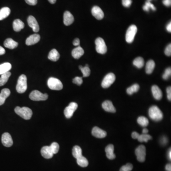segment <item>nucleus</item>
<instances>
[{
	"label": "nucleus",
	"instance_id": "nucleus-53",
	"mask_svg": "<svg viewBox=\"0 0 171 171\" xmlns=\"http://www.w3.org/2000/svg\"><path fill=\"white\" fill-rule=\"evenodd\" d=\"M171 149H169V152H168V158L169 159H170V160H171Z\"/></svg>",
	"mask_w": 171,
	"mask_h": 171
},
{
	"label": "nucleus",
	"instance_id": "nucleus-34",
	"mask_svg": "<svg viewBox=\"0 0 171 171\" xmlns=\"http://www.w3.org/2000/svg\"><path fill=\"white\" fill-rule=\"evenodd\" d=\"M139 86L137 84H135L131 86L129 88H128L126 90V92L128 95H131L134 93L137 92L139 89Z\"/></svg>",
	"mask_w": 171,
	"mask_h": 171
},
{
	"label": "nucleus",
	"instance_id": "nucleus-16",
	"mask_svg": "<svg viewBox=\"0 0 171 171\" xmlns=\"http://www.w3.org/2000/svg\"><path fill=\"white\" fill-rule=\"evenodd\" d=\"M92 134L94 136L97 138H103L106 136V132L99 127L95 126L92 129Z\"/></svg>",
	"mask_w": 171,
	"mask_h": 171
},
{
	"label": "nucleus",
	"instance_id": "nucleus-9",
	"mask_svg": "<svg viewBox=\"0 0 171 171\" xmlns=\"http://www.w3.org/2000/svg\"><path fill=\"white\" fill-rule=\"evenodd\" d=\"M137 159L140 162H144L146 160V148L144 145H140L135 150Z\"/></svg>",
	"mask_w": 171,
	"mask_h": 171
},
{
	"label": "nucleus",
	"instance_id": "nucleus-30",
	"mask_svg": "<svg viewBox=\"0 0 171 171\" xmlns=\"http://www.w3.org/2000/svg\"><path fill=\"white\" fill-rule=\"evenodd\" d=\"M72 155L76 159L79 158V157L82 156V149L79 146H74L72 149Z\"/></svg>",
	"mask_w": 171,
	"mask_h": 171
},
{
	"label": "nucleus",
	"instance_id": "nucleus-36",
	"mask_svg": "<svg viewBox=\"0 0 171 171\" xmlns=\"http://www.w3.org/2000/svg\"><path fill=\"white\" fill-rule=\"evenodd\" d=\"M152 139V137L150 135L148 134H143L140 135L139 136H138L137 139L140 142H147L148 140Z\"/></svg>",
	"mask_w": 171,
	"mask_h": 171
},
{
	"label": "nucleus",
	"instance_id": "nucleus-38",
	"mask_svg": "<svg viewBox=\"0 0 171 171\" xmlns=\"http://www.w3.org/2000/svg\"><path fill=\"white\" fill-rule=\"evenodd\" d=\"M51 148H52V150L53 154H56L58 153L59 151V146L57 142H53L51 144Z\"/></svg>",
	"mask_w": 171,
	"mask_h": 171
},
{
	"label": "nucleus",
	"instance_id": "nucleus-29",
	"mask_svg": "<svg viewBox=\"0 0 171 171\" xmlns=\"http://www.w3.org/2000/svg\"><path fill=\"white\" fill-rule=\"evenodd\" d=\"M11 75V73L9 71L1 75V77H0V87L5 85L7 82Z\"/></svg>",
	"mask_w": 171,
	"mask_h": 171
},
{
	"label": "nucleus",
	"instance_id": "nucleus-33",
	"mask_svg": "<svg viewBox=\"0 0 171 171\" xmlns=\"http://www.w3.org/2000/svg\"><path fill=\"white\" fill-rule=\"evenodd\" d=\"M79 69L81 70L83 74V77H88L90 74V69L89 68L88 64H86L85 67L82 66H79Z\"/></svg>",
	"mask_w": 171,
	"mask_h": 171
},
{
	"label": "nucleus",
	"instance_id": "nucleus-51",
	"mask_svg": "<svg viewBox=\"0 0 171 171\" xmlns=\"http://www.w3.org/2000/svg\"><path fill=\"white\" fill-rule=\"evenodd\" d=\"M166 30L167 31H168V32H171V22L170 23H168V25H167L166 26Z\"/></svg>",
	"mask_w": 171,
	"mask_h": 171
},
{
	"label": "nucleus",
	"instance_id": "nucleus-5",
	"mask_svg": "<svg viewBox=\"0 0 171 171\" xmlns=\"http://www.w3.org/2000/svg\"><path fill=\"white\" fill-rule=\"evenodd\" d=\"M96 49L99 54H105L107 52V47L104 40L101 38H98L96 40Z\"/></svg>",
	"mask_w": 171,
	"mask_h": 171
},
{
	"label": "nucleus",
	"instance_id": "nucleus-7",
	"mask_svg": "<svg viewBox=\"0 0 171 171\" xmlns=\"http://www.w3.org/2000/svg\"><path fill=\"white\" fill-rule=\"evenodd\" d=\"M29 98L33 101H44L47 99L48 95L47 94H43L38 90H33L31 92Z\"/></svg>",
	"mask_w": 171,
	"mask_h": 171
},
{
	"label": "nucleus",
	"instance_id": "nucleus-11",
	"mask_svg": "<svg viewBox=\"0 0 171 171\" xmlns=\"http://www.w3.org/2000/svg\"><path fill=\"white\" fill-rule=\"evenodd\" d=\"M2 142L3 146L7 147L12 146L13 143L11 136L8 133H5L2 134Z\"/></svg>",
	"mask_w": 171,
	"mask_h": 171
},
{
	"label": "nucleus",
	"instance_id": "nucleus-48",
	"mask_svg": "<svg viewBox=\"0 0 171 171\" xmlns=\"http://www.w3.org/2000/svg\"><path fill=\"white\" fill-rule=\"evenodd\" d=\"M139 133H137L136 132H134L132 134V137L134 139H137L138 136H139Z\"/></svg>",
	"mask_w": 171,
	"mask_h": 171
},
{
	"label": "nucleus",
	"instance_id": "nucleus-55",
	"mask_svg": "<svg viewBox=\"0 0 171 171\" xmlns=\"http://www.w3.org/2000/svg\"><path fill=\"white\" fill-rule=\"evenodd\" d=\"M151 0H148V1L150 2Z\"/></svg>",
	"mask_w": 171,
	"mask_h": 171
},
{
	"label": "nucleus",
	"instance_id": "nucleus-21",
	"mask_svg": "<svg viewBox=\"0 0 171 171\" xmlns=\"http://www.w3.org/2000/svg\"><path fill=\"white\" fill-rule=\"evenodd\" d=\"M114 146L112 144L108 145L106 147L105 151L106 152V157L110 160H113L116 158V155L114 153Z\"/></svg>",
	"mask_w": 171,
	"mask_h": 171
},
{
	"label": "nucleus",
	"instance_id": "nucleus-4",
	"mask_svg": "<svg viewBox=\"0 0 171 171\" xmlns=\"http://www.w3.org/2000/svg\"><path fill=\"white\" fill-rule=\"evenodd\" d=\"M48 86L52 90H60L63 89L62 82L57 78L51 77L49 79L47 82Z\"/></svg>",
	"mask_w": 171,
	"mask_h": 171
},
{
	"label": "nucleus",
	"instance_id": "nucleus-39",
	"mask_svg": "<svg viewBox=\"0 0 171 171\" xmlns=\"http://www.w3.org/2000/svg\"><path fill=\"white\" fill-rule=\"evenodd\" d=\"M133 168V165L131 163H128L125 166L121 167L119 171H131Z\"/></svg>",
	"mask_w": 171,
	"mask_h": 171
},
{
	"label": "nucleus",
	"instance_id": "nucleus-43",
	"mask_svg": "<svg viewBox=\"0 0 171 171\" xmlns=\"http://www.w3.org/2000/svg\"><path fill=\"white\" fill-rule=\"evenodd\" d=\"M165 53L166 56H171V44H169L167 46L165 51Z\"/></svg>",
	"mask_w": 171,
	"mask_h": 171
},
{
	"label": "nucleus",
	"instance_id": "nucleus-35",
	"mask_svg": "<svg viewBox=\"0 0 171 171\" xmlns=\"http://www.w3.org/2000/svg\"><path fill=\"white\" fill-rule=\"evenodd\" d=\"M137 123L142 127H146L148 125L149 121L145 116H140L137 119Z\"/></svg>",
	"mask_w": 171,
	"mask_h": 171
},
{
	"label": "nucleus",
	"instance_id": "nucleus-40",
	"mask_svg": "<svg viewBox=\"0 0 171 171\" xmlns=\"http://www.w3.org/2000/svg\"><path fill=\"white\" fill-rule=\"evenodd\" d=\"M171 68H168L165 70V73L163 75V78L165 80H167L169 79V77L171 76Z\"/></svg>",
	"mask_w": 171,
	"mask_h": 171
},
{
	"label": "nucleus",
	"instance_id": "nucleus-15",
	"mask_svg": "<svg viewBox=\"0 0 171 171\" xmlns=\"http://www.w3.org/2000/svg\"><path fill=\"white\" fill-rule=\"evenodd\" d=\"M41 37L38 34H34L31 35L27 38L26 44L28 46L34 45L40 41Z\"/></svg>",
	"mask_w": 171,
	"mask_h": 171
},
{
	"label": "nucleus",
	"instance_id": "nucleus-41",
	"mask_svg": "<svg viewBox=\"0 0 171 171\" xmlns=\"http://www.w3.org/2000/svg\"><path fill=\"white\" fill-rule=\"evenodd\" d=\"M73 83L76 84L77 85H81L83 83V79L82 77H76L73 79Z\"/></svg>",
	"mask_w": 171,
	"mask_h": 171
},
{
	"label": "nucleus",
	"instance_id": "nucleus-17",
	"mask_svg": "<svg viewBox=\"0 0 171 171\" xmlns=\"http://www.w3.org/2000/svg\"><path fill=\"white\" fill-rule=\"evenodd\" d=\"M74 21V18L69 12L66 11L64 13L63 22L66 26L71 25Z\"/></svg>",
	"mask_w": 171,
	"mask_h": 171
},
{
	"label": "nucleus",
	"instance_id": "nucleus-47",
	"mask_svg": "<svg viewBox=\"0 0 171 171\" xmlns=\"http://www.w3.org/2000/svg\"><path fill=\"white\" fill-rule=\"evenodd\" d=\"M73 44L75 46H79L80 44V40L79 39H75L73 42Z\"/></svg>",
	"mask_w": 171,
	"mask_h": 171
},
{
	"label": "nucleus",
	"instance_id": "nucleus-44",
	"mask_svg": "<svg viewBox=\"0 0 171 171\" xmlns=\"http://www.w3.org/2000/svg\"><path fill=\"white\" fill-rule=\"evenodd\" d=\"M26 2L30 5H35L37 3V0H25Z\"/></svg>",
	"mask_w": 171,
	"mask_h": 171
},
{
	"label": "nucleus",
	"instance_id": "nucleus-49",
	"mask_svg": "<svg viewBox=\"0 0 171 171\" xmlns=\"http://www.w3.org/2000/svg\"><path fill=\"white\" fill-rule=\"evenodd\" d=\"M5 53V49L0 46V55H3Z\"/></svg>",
	"mask_w": 171,
	"mask_h": 171
},
{
	"label": "nucleus",
	"instance_id": "nucleus-26",
	"mask_svg": "<svg viewBox=\"0 0 171 171\" xmlns=\"http://www.w3.org/2000/svg\"><path fill=\"white\" fill-rule=\"evenodd\" d=\"M11 10L8 7H3L0 10V21L5 19L10 15Z\"/></svg>",
	"mask_w": 171,
	"mask_h": 171
},
{
	"label": "nucleus",
	"instance_id": "nucleus-42",
	"mask_svg": "<svg viewBox=\"0 0 171 171\" xmlns=\"http://www.w3.org/2000/svg\"><path fill=\"white\" fill-rule=\"evenodd\" d=\"M132 0H122V5L125 7H129L131 5Z\"/></svg>",
	"mask_w": 171,
	"mask_h": 171
},
{
	"label": "nucleus",
	"instance_id": "nucleus-20",
	"mask_svg": "<svg viewBox=\"0 0 171 171\" xmlns=\"http://www.w3.org/2000/svg\"><path fill=\"white\" fill-rule=\"evenodd\" d=\"M11 94V91L8 89H3L0 93V106L5 103L6 99Z\"/></svg>",
	"mask_w": 171,
	"mask_h": 171
},
{
	"label": "nucleus",
	"instance_id": "nucleus-52",
	"mask_svg": "<svg viewBox=\"0 0 171 171\" xmlns=\"http://www.w3.org/2000/svg\"><path fill=\"white\" fill-rule=\"evenodd\" d=\"M142 133L143 134H147L148 133V130L146 128H144V129L142 130Z\"/></svg>",
	"mask_w": 171,
	"mask_h": 171
},
{
	"label": "nucleus",
	"instance_id": "nucleus-3",
	"mask_svg": "<svg viewBox=\"0 0 171 171\" xmlns=\"http://www.w3.org/2000/svg\"><path fill=\"white\" fill-rule=\"evenodd\" d=\"M17 91L19 93H23L27 89V79L25 75H22L18 79Z\"/></svg>",
	"mask_w": 171,
	"mask_h": 171
},
{
	"label": "nucleus",
	"instance_id": "nucleus-2",
	"mask_svg": "<svg viewBox=\"0 0 171 171\" xmlns=\"http://www.w3.org/2000/svg\"><path fill=\"white\" fill-rule=\"evenodd\" d=\"M149 116L155 121H160L163 118V114L158 106H153L149 109Z\"/></svg>",
	"mask_w": 171,
	"mask_h": 171
},
{
	"label": "nucleus",
	"instance_id": "nucleus-32",
	"mask_svg": "<svg viewBox=\"0 0 171 171\" xmlns=\"http://www.w3.org/2000/svg\"><path fill=\"white\" fill-rule=\"evenodd\" d=\"M144 64L145 62H144V59L140 57H137L136 59H135L133 62L134 66L137 67L138 69L142 68L144 66Z\"/></svg>",
	"mask_w": 171,
	"mask_h": 171
},
{
	"label": "nucleus",
	"instance_id": "nucleus-24",
	"mask_svg": "<svg viewBox=\"0 0 171 171\" xmlns=\"http://www.w3.org/2000/svg\"><path fill=\"white\" fill-rule=\"evenodd\" d=\"M24 28V23L21 20L16 19L14 20L13 22V28L14 31L17 32H20Z\"/></svg>",
	"mask_w": 171,
	"mask_h": 171
},
{
	"label": "nucleus",
	"instance_id": "nucleus-25",
	"mask_svg": "<svg viewBox=\"0 0 171 171\" xmlns=\"http://www.w3.org/2000/svg\"><path fill=\"white\" fill-rule=\"evenodd\" d=\"M60 57L59 53L56 49H52L51 52H49L48 55V59L49 60H52L53 62H57L58 60Z\"/></svg>",
	"mask_w": 171,
	"mask_h": 171
},
{
	"label": "nucleus",
	"instance_id": "nucleus-50",
	"mask_svg": "<svg viewBox=\"0 0 171 171\" xmlns=\"http://www.w3.org/2000/svg\"><path fill=\"white\" fill-rule=\"evenodd\" d=\"M166 170L167 171H171V163H168L166 166Z\"/></svg>",
	"mask_w": 171,
	"mask_h": 171
},
{
	"label": "nucleus",
	"instance_id": "nucleus-22",
	"mask_svg": "<svg viewBox=\"0 0 171 171\" xmlns=\"http://www.w3.org/2000/svg\"><path fill=\"white\" fill-rule=\"evenodd\" d=\"M84 54V51L80 46H78L76 48L74 49L72 51V56L74 58L79 59Z\"/></svg>",
	"mask_w": 171,
	"mask_h": 171
},
{
	"label": "nucleus",
	"instance_id": "nucleus-31",
	"mask_svg": "<svg viewBox=\"0 0 171 171\" xmlns=\"http://www.w3.org/2000/svg\"><path fill=\"white\" fill-rule=\"evenodd\" d=\"M77 162L78 165L82 167H86L89 165V162L87 158L83 156L79 157V158H77Z\"/></svg>",
	"mask_w": 171,
	"mask_h": 171
},
{
	"label": "nucleus",
	"instance_id": "nucleus-12",
	"mask_svg": "<svg viewBox=\"0 0 171 171\" xmlns=\"http://www.w3.org/2000/svg\"><path fill=\"white\" fill-rule=\"evenodd\" d=\"M28 23L30 27L32 29L34 32H38L40 30V27L36 19L33 16H30L27 19Z\"/></svg>",
	"mask_w": 171,
	"mask_h": 171
},
{
	"label": "nucleus",
	"instance_id": "nucleus-1",
	"mask_svg": "<svg viewBox=\"0 0 171 171\" xmlns=\"http://www.w3.org/2000/svg\"><path fill=\"white\" fill-rule=\"evenodd\" d=\"M14 111L18 115L25 120L30 119L32 115V109L25 106L22 108H21L20 106H17L14 109Z\"/></svg>",
	"mask_w": 171,
	"mask_h": 171
},
{
	"label": "nucleus",
	"instance_id": "nucleus-6",
	"mask_svg": "<svg viewBox=\"0 0 171 171\" xmlns=\"http://www.w3.org/2000/svg\"><path fill=\"white\" fill-rule=\"evenodd\" d=\"M137 32V28L135 25H132L128 28L126 35V40L129 43L133 42Z\"/></svg>",
	"mask_w": 171,
	"mask_h": 171
},
{
	"label": "nucleus",
	"instance_id": "nucleus-54",
	"mask_svg": "<svg viewBox=\"0 0 171 171\" xmlns=\"http://www.w3.org/2000/svg\"><path fill=\"white\" fill-rule=\"evenodd\" d=\"M48 1L52 4H54L56 2V0H48Z\"/></svg>",
	"mask_w": 171,
	"mask_h": 171
},
{
	"label": "nucleus",
	"instance_id": "nucleus-13",
	"mask_svg": "<svg viewBox=\"0 0 171 171\" xmlns=\"http://www.w3.org/2000/svg\"><path fill=\"white\" fill-rule=\"evenodd\" d=\"M91 12L92 15L95 17L97 20H102L104 17V14L102 9L98 6H95L92 8Z\"/></svg>",
	"mask_w": 171,
	"mask_h": 171
},
{
	"label": "nucleus",
	"instance_id": "nucleus-19",
	"mask_svg": "<svg viewBox=\"0 0 171 171\" xmlns=\"http://www.w3.org/2000/svg\"><path fill=\"white\" fill-rule=\"evenodd\" d=\"M152 92L153 97L156 99L160 100L162 98V92L157 86L154 85L152 86Z\"/></svg>",
	"mask_w": 171,
	"mask_h": 171
},
{
	"label": "nucleus",
	"instance_id": "nucleus-46",
	"mask_svg": "<svg viewBox=\"0 0 171 171\" xmlns=\"http://www.w3.org/2000/svg\"><path fill=\"white\" fill-rule=\"evenodd\" d=\"M163 3L166 6H170L171 5V0H163Z\"/></svg>",
	"mask_w": 171,
	"mask_h": 171
},
{
	"label": "nucleus",
	"instance_id": "nucleus-45",
	"mask_svg": "<svg viewBox=\"0 0 171 171\" xmlns=\"http://www.w3.org/2000/svg\"><path fill=\"white\" fill-rule=\"evenodd\" d=\"M167 94V99L169 101L171 100V88L168 87L166 89Z\"/></svg>",
	"mask_w": 171,
	"mask_h": 171
},
{
	"label": "nucleus",
	"instance_id": "nucleus-14",
	"mask_svg": "<svg viewBox=\"0 0 171 171\" xmlns=\"http://www.w3.org/2000/svg\"><path fill=\"white\" fill-rule=\"evenodd\" d=\"M41 154L46 159L52 158L54 155L50 146H43L41 149Z\"/></svg>",
	"mask_w": 171,
	"mask_h": 171
},
{
	"label": "nucleus",
	"instance_id": "nucleus-28",
	"mask_svg": "<svg viewBox=\"0 0 171 171\" xmlns=\"http://www.w3.org/2000/svg\"><path fill=\"white\" fill-rule=\"evenodd\" d=\"M155 68V62L154 60H149L146 64V73L148 74H150L153 72Z\"/></svg>",
	"mask_w": 171,
	"mask_h": 171
},
{
	"label": "nucleus",
	"instance_id": "nucleus-23",
	"mask_svg": "<svg viewBox=\"0 0 171 171\" xmlns=\"http://www.w3.org/2000/svg\"><path fill=\"white\" fill-rule=\"evenodd\" d=\"M18 45V43L12 40V39H7L4 42V46L7 48L10 49H14Z\"/></svg>",
	"mask_w": 171,
	"mask_h": 171
},
{
	"label": "nucleus",
	"instance_id": "nucleus-18",
	"mask_svg": "<svg viewBox=\"0 0 171 171\" xmlns=\"http://www.w3.org/2000/svg\"><path fill=\"white\" fill-rule=\"evenodd\" d=\"M102 108L106 111L111 112V113H115L116 112L115 106H113V103L111 101L106 100L103 102L102 105Z\"/></svg>",
	"mask_w": 171,
	"mask_h": 171
},
{
	"label": "nucleus",
	"instance_id": "nucleus-8",
	"mask_svg": "<svg viewBox=\"0 0 171 171\" xmlns=\"http://www.w3.org/2000/svg\"><path fill=\"white\" fill-rule=\"evenodd\" d=\"M115 80L116 76L115 74L112 73H110L106 75L104 78L101 86L104 89L109 88L115 82Z\"/></svg>",
	"mask_w": 171,
	"mask_h": 171
},
{
	"label": "nucleus",
	"instance_id": "nucleus-37",
	"mask_svg": "<svg viewBox=\"0 0 171 171\" xmlns=\"http://www.w3.org/2000/svg\"><path fill=\"white\" fill-rule=\"evenodd\" d=\"M143 10L146 12H149V9H151L153 11H156V8L155 6L151 3L150 2L147 1L146 2L145 5L142 7Z\"/></svg>",
	"mask_w": 171,
	"mask_h": 171
},
{
	"label": "nucleus",
	"instance_id": "nucleus-10",
	"mask_svg": "<svg viewBox=\"0 0 171 171\" xmlns=\"http://www.w3.org/2000/svg\"><path fill=\"white\" fill-rule=\"evenodd\" d=\"M78 107V105L77 103L75 102H71L69 105L65 108L64 111V113L66 118L67 119L71 118Z\"/></svg>",
	"mask_w": 171,
	"mask_h": 171
},
{
	"label": "nucleus",
	"instance_id": "nucleus-27",
	"mask_svg": "<svg viewBox=\"0 0 171 171\" xmlns=\"http://www.w3.org/2000/svg\"><path fill=\"white\" fill-rule=\"evenodd\" d=\"M12 65L10 63L5 62L0 65V75L7 72L11 69Z\"/></svg>",
	"mask_w": 171,
	"mask_h": 171
}]
</instances>
